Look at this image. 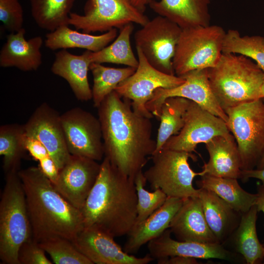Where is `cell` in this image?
<instances>
[{"label":"cell","mask_w":264,"mask_h":264,"mask_svg":"<svg viewBox=\"0 0 264 264\" xmlns=\"http://www.w3.org/2000/svg\"><path fill=\"white\" fill-rule=\"evenodd\" d=\"M212 90L224 110L263 98L264 73L250 58L222 53L216 64L208 68Z\"/></svg>","instance_id":"4"},{"label":"cell","mask_w":264,"mask_h":264,"mask_svg":"<svg viewBox=\"0 0 264 264\" xmlns=\"http://www.w3.org/2000/svg\"><path fill=\"white\" fill-rule=\"evenodd\" d=\"M169 228L178 241L219 242L206 220L198 197L184 199Z\"/></svg>","instance_id":"19"},{"label":"cell","mask_w":264,"mask_h":264,"mask_svg":"<svg viewBox=\"0 0 264 264\" xmlns=\"http://www.w3.org/2000/svg\"><path fill=\"white\" fill-rule=\"evenodd\" d=\"M25 146L27 151L32 158L38 162L49 155L45 147L38 140L25 134Z\"/></svg>","instance_id":"39"},{"label":"cell","mask_w":264,"mask_h":264,"mask_svg":"<svg viewBox=\"0 0 264 264\" xmlns=\"http://www.w3.org/2000/svg\"><path fill=\"white\" fill-rule=\"evenodd\" d=\"M264 246V244H263ZM263 264H264V260H263Z\"/></svg>","instance_id":"47"},{"label":"cell","mask_w":264,"mask_h":264,"mask_svg":"<svg viewBox=\"0 0 264 264\" xmlns=\"http://www.w3.org/2000/svg\"><path fill=\"white\" fill-rule=\"evenodd\" d=\"M179 77L185 79L181 85L172 88L157 89L146 104L147 109L157 119L165 100L170 97H181L195 102L201 108L223 119L228 116L219 105L210 86L208 68L191 71Z\"/></svg>","instance_id":"14"},{"label":"cell","mask_w":264,"mask_h":264,"mask_svg":"<svg viewBox=\"0 0 264 264\" xmlns=\"http://www.w3.org/2000/svg\"><path fill=\"white\" fill-rule=\"evenodd\" d=\"M196 181L199 188L211 191L228 203L234 210L241 213L248 211L254 205L256 194L243 189L238 179L204 175Z\"/></svg>","instance_id":"28"},{"label":"cell","mask_w":264,"mask_h":264,"mask_svg":"<svg viewBox=\"0 0 264 264\" xmlns=\"http://www.w3.org/2000/svg\"><path fill=\"white\" fill-rule=\"evenodd\" d=\"M191 101L183 97L175 96L166 98L162 103L155 152L160 150L171 136L177 134L181 130L184 125L186 112Z\"/></svg>","instance_id":"31"},{"label":"cell","mask_w":264,"mask_h":264,"mask_svg":"<svg viewBox=\"0 0 264 264\" xmlns=\"http://www.w3.org/2000/svg\"><path fill=\"white\" fill-rule=\"evenodd\" d=\"M210 0H154L149 6L181 29L210 25Z\"/></svg>","instance_id":"24"},{"label":"cell","mask_w":264,"mask_h":264,"mask_svg":"<svg viewBox=\"0 0 264 264\" xmlns=\"http://www.w3.org/2000/svg\"><path fill=\"white\" fill-rule=\"evenodd\" d=\"M209 155L200 176L240 179L241 160L236 140L232 134L228 136L218 135L205 143Z\"/></svg>","instance_id":"22"},{"label":"cell","mask_w":264,"mask_h":264,"mask_svg":"<svg viewBox=\"0 0 264 264\" xmlns=\"http://www.w3.org/2000/svg\"><path fill=\"white\" fill-rule=\"evenodd\" d=\"M250 178H255L262 181L264 185V168L261 169H253L248 170H242L240 179L246 181Z\"/></svg>","instance_id":"42"},{"label":"cell","mask_w":264,"mask_h":264,"mask_svg":"<svg viewBox=\"0 0 264 264\" xmlns=\"http://www.w3.org/2000/svg\"><path fill=\"white\" fill-rule=\"evenodd\" d=\"M32 238L25 194L18 172L5 174L0 200V260L19 264L20 247Z\"/></svg>","instance_id":"5"},{"label":"cell","mask_w":264,"mask_h":264,"mask_svg":"<svg viewBox=\"0 0 264 264\" xmlns=\"http://www.w3.org/2000/svg\"><path fill=\"white\" fill-rule=\"evenodd\" d=\"M55 264H93L68 239L56 237L39 243Z\"/></svg>","instance_id":"35"},{"label":"cell","mask_w":264,"mask_h":264,"mask_svg":"<svg viewBox=\"0 0 264 264\" xmlns=\"http://www.w3.org/2000/svg\"><path fill=\"white\" fill-rule=\"evenodd\" d=\"M258 212L255 204L242 213L239 224L230 237L233 238L235 252L241 255L247 264L263 262L264 258V246L260 243L256 231Z\"/></svg>","instance_id":"27"},{"label":"cell","mask_w":264,"mask_h":264,"mask_svg":"<svg viewBox=\"0 0 264 264\" xmlns=\"http://www.w3.org/2000/svg\"><path fill=\"white\" fill-rule=\"evenodd\" d=\"M263 168H264V152L256 166V169H258Z\"/></svg>","instance_id":"45"},{"label":"cell","mask_w":264,"mask_h":264,"mask_svg":"<svg viewBox=\"0 0 264 264\" xmlns=\"http://www.w3.org/2000/svg\"><path fill=\"white\" fill-rule=\"evenodd\" d=\"M136 69L130 66L115 68L102 64L91 63L89 70L93 80L91 89L93 106L97 108L106 96L115 90L121 82L132 75Z\"/></svg>","instance_id":"33"},{"label":"cell","mask_w":264,"mask_h":264,"mask_svg":"<svg viewBox=\"0 0 264 264\" xmlns=\"http://www.w3.org/2000/svg\"><path fill=\"white\" fill-rule=\"evenodd\" d=\"M149 20L131 0H88L83 15L70 13L69 24L90 34L120 29L131 23L142 26Z\"/></svg>","instance_id":"9"},{"label":"cell","mask_w":264,"mask_h":264,"mask_svg":"<svg viewBox=\"0 0 264 264\" xmlns=\"http://www.w3.org/2000/svg\"><path fill=\"white\" fill-rule=\"evenodd\" d=\"M39 167L44 174L54 184L58 176L60 169L52 159L48 155L39 161Z\"/></svg>","instance_id":"40"},{"label":"cell","mask_w":264,"mask_h":264,"mask_svg":"<svg viewBox=\"0 0 264 264\" xmlns=\"http://www.w3.org/2000/svg\"><path fill=\"white\" fill-rule=\"evenodd\" d=\"M158 264H197V259L182 256H176L157 259Z\"/></svg>","instance_id":"41"},{"label":"cell","mask_w":264,"mask_h":264,"mask_svg":"<svg viewBox=\"0 0 264 264\" xmlns=\"http://www.w3.org/2000/svg\"><path fill=\"white\" fill-rule=\"evenodd\" d=\"M26 136L37 139L61 170L69 159L61 115L46 103L39 106L23 125Z\"/></svg>","instance_id":"15"},{"label":"cell","mask_w":264,"mask_h":264,"mask_svg":"<svg viewBox=\"0 0 264 264\" xmlns=\"http://www.w3.org/2000/svg\"><path fill=\"white\" fill-rule=\"evenodd\" d=\"M184 199L168 197L164 203L141 222L135 224L129 234L124 250L129 254L137 252L144 244L158 237L170 224Z\"/></svg>","instance_id":"21"},{"label":"cell","mask_w":264,"mask_h":264,"mask_svg":"<svg viewBox=\"0 0 264 264\" xmlns=\"http://www.w3.org/2000/svg\"><path fill=\"white\" fill-rule=\"evenodd\" d=\"M199 189L198 198L208 225L218 242L224 245L238 227L242 213L214 192Z\"/></svg>","instance_id":"25"},{"label":"cell","mask_w":264,"mask_h":264,"mask_svg":"<svg viewBox=\"0 0 264 264\" xmlns=\"http://www.w3.org/2000/svg\"><path fill=\"white\" fill-rule=\"evenodd\" d=\"M134 180L122 174L107 157L81 210L84 227H94L113 236L128 235L137 217Z\"/></svg>","instance_id":"2"},{"label":"cell","mask_w":264,"mask_h":264,"mask_svg":"<svg viewBox=\"0 0 264 264\" xmlns=\"http://www.w3.org/2000/svg\"><path fill=\"white\" fill-rule=\"evenodd\" d=\"M101 163L85 156L71 155L60 170L53 184L71 205L81 211L99 175Z\"/></svg>","instance_id":"16"},{"label":"cell","mask_w":264,"mask_h":264,"mask_svg":"<svg viewBox=\"0 0 264 264\" xmlns=\"http://www.w3.org/2000/svg\"><path fill=\"white\" fill-rule=\"evenodd\" d=\"M114 238L99 229L84 227L72 242L93 264H147L154 260L150 254L137 257L126 253Z\"/></svg>","instance_id":"17"},{"label":"cell","mask_w":264,"mask_h":264,"mask_svg":"<svg viewBox=\"0 0 264 264\" xmlns=\"http://www.w3.org/2000/svg\"><path fill=\"white\" fill-rule=\"evenodd\" d=\"M133 5L140 11L144 12L146 6L154 0H131Z\"/></svg>","instance_id":"44"},{"label":"cell","mask_w":264,"mask_h":264,"mask_svg":"<svg viewBox=\"0 0 264 264\" xmlns=\"http://www.w3.org/2000/svg\"><path fill=\"white\" fill-rule=\"evenodd\" d=\"M147 182L142 171L139 172L134 179L137 196V217L135 224L144 221L160 208L168 197L160 189L153 192L146 190L144 187Z\"/></svg>","instance_id":"36"},{"label":"cell","mask_w":264,"mask_h":264,"mask_svg":"<svg viewBox=\"0 0 264 264\" xmlns=\"http://www.w3.org/2000/svg\"><path fill=\"white\" fill-rule=\"evenodd\" d=\"M222 53L244 55L254 61L264 73V37L258 35L241 36L235 29L225 34Z\"/></svg>","instance_id":"34"},{"label":"cell","mask_w":264,"mask_h":264,"mask_svg":"<svg viewBox=\"0 0 264 264\" xmlns=\"http://www.w3.org/2000/svg\"><path fill=\"white\" fill-rule=\"evenodd\" d=\"M18 175L25 194L32 238L39 243L56 237L72 241L84 228L81 211L57 191L39 166L20 170Z\"/></svg>","instance_id":"3"},{"label":"cell","mask_w":264,"mask_h":264,"mask_svg":"<svg viewBox=\"0 0 264 264\" xmlns=\"http://www.w3.org/2000/svg\"><path fill=\"white\" fill-rule=\"evenodd\" d=\"M225 34L217 25L182 29L173 60L175 75L215 66L222 53Z\"/></svg>","instance_id":"6"},{"label":"cell","mask_w":264,"mask_h":264,"mask_svg":"<svg viewBox=\"0 0 264 264\" xmlns=\"http://www.w3.org/2000/svg\"><path fill=\"white\" fill-rule=\"evenodd\" d=\"M181 31L176 23L158 15L134 33L135 46L155 68L167 74L175 75L173 60Z\"/></svg>","instance_id":"10"},{"label":"cell","mask_w":264,"mask_h":264,"mask_svg":"<svg viewBox=\"0 0 264 264\" xmlns=\"http://www.w3.org/2000/svg\"><path fill=\"white\" fill-rule=\"evenodd\" d=\"M0 21L10 33L23 28V11L19 0H0Z\"/></svg>","instance_id":"37"},{"label":"cell","mask_w":264,"mask_h":264,"mask_svg":"<svg viewBox=\"0 0 264 264\" xmlns=\"http://www.w3.org/2000/svg\"><path fill=\"white\" fill-rule=\"evenodd\" d=\"M170 229L148 243L149 254L159 259L176 256L196 259H217L230 262H239L237 253L227 249L219 243H205L193 241H180L171 238Z\"/></svg>","instance_id":"18"},{"label":"cell","mask_w":264,"mask_h":264,"mask_svg":"<svg viewBox=\"0 0 264 264\" xmlns=\"http://www.w3.org/2000/svg\"><path fill=\"white\" fill-rule=\"evenodd\" d=\"M261 93H262V98H264V82L261 88Z\"/></svg>","instance_id":"46"},{"label":"cell","mask_w":264,"mask_h":264,"mask_svg":"<svg viewBox=\"0 0 264 264\" xmlns=\"http://www.w3.org/2000/svg\"><path fill=\"white\" fill-rule=\"evenodd\" d=\"M23 125L17 123L0 127V155L3 156L5 174L19 172L21 161L27 150Z\"/></svg>","instance_id":"29"},{"label":"cell","mask_w":264,"mask_h":264,"mask_svg":"<svg viewBox=\"0 0 264 264\" xmlns=\"http://www.w3.org/2000/svg\"><path fill=\"white\" fill-rule=\"evenodd\" d=\"M40 243L31 238L25 242L19 249V264H52Z\"/></svg>","instance_id":"38"},{"label":"cell","mask_w":264,"mask_h":264,"mask_svg":"<svg viewBox=\"0 0 264 264\" xmlns=\"http://www.w3.org/2000/svg\"><path fill=\"white\" fill-rule=\"evenodd\" d=\"M257 198L255 205L258 212L262 211L264 214V185H259L257 186Z\"/></svg>","instance_id":"43"},{"label":"cell","mask_w":264,"mask_h":264,"mask_svg":"<svg viewBox=\"0 0 264 264\" xmlns=\"http://www.w3.org/2000/svg\"><path fill=\"white\" fill-rule=\"evenodd\" d=\"M24 28L10 33L0 51V66L15 67L24 71L36 70L42 64L41 51L43 44L42 37L38 36L26 40Z\"/></svg>","instance_id":"20"},{"label":"cell","mask_w":264,"mask_h":264,"mask_svg":"<svg viewBox=\"0 0 264 264\" xmlns=\"http://www.w3.org/2000/svg\"><path fill=\"white\" fill-rule=\"evenodd\" d=\"M153 164L144 173L152 190L161 189L167 197L185 199L198 197L199 189L193 185L194 178L200 176L190 166L192 153L162 148L151 156Z\"/></svg>","instance_id":"7"},{"label":"cell","mask_w":264,"mask_h":264,"mask_svg":"<svg viewBox=\"0 0 264 264\" xmlns=\"http://www.w3.org/2000/svg\"><path fill=\"white\" fill-rule=\"evenodd\" d=\"M66 144L70 154L96 161L104 158L101 124L98 118L79 107L61 115Z\"/></svg>","instance_id":"12"},{"label":"cell","mask_w":264,"mask_h":264,"mask_svg":"<svg viewBox=\"0 0 264 264\" xmlns=\"http://www.w3.org/2000/svg\"><path fill=\"white\" fill-rule=\"evenodd\" d=\"M97 109L104 157L134 180L156 149L151 118L135 112L131 101L122 98L115 90Z\"/></svg>","instance_id":"1"},{"label":"cell","mask_w":264,"mask_h":264,"mask_svg":"<svg viewBox=\"0 0 264 264\" xmlns=\"http://www.w3.org/2000/svg\"><path fill=\"white\" fill-rule=\"evenodd\" d=\"M231 134L223 119L191 101L183 127L177 134L171 136L162 148L192 153L196 152L198 144H205L218 135Z\"/></svg>","instance_id":"13"},{"label":"cell","mask_w":264,"mask_h":264,"mask_svg":"<svg viewBox=\"0 0 264 264\" xmlns=\"http://www.w3.org/2000/svg\"><path fill=\"white\" fill-rule=\"evenodd\" d=\"M29 0L32 18L41 28L50 32L69 25V15L75 0Z\"/></svg>","instance_id":"32"},{"label":"cell","mask_w":264,"mask_h":264,"mask_svg":"<svg viewBox=\"0 0 264 264\" xmlns=\"http://www.w3.org/2000/svg\"><path fill=\"white\" fill-rule=\"evenodd\" d=\"M138 66L135 72L121 82L115 91L123 98L132 102L133 111L149 118L154 115L146 108L147 102L159 88H172L185 82L176 75L164 73L156 69L148 62L141 50L136 47Z\"/></svg>","instance_id":"11"},{"label":"cell","mask_w":264,"mask_h":264,"mask_svg":"<svg viewBox=\"0 0 264 264\" xmlns=\"http://www.w3.org/2000/svg\"><path fill=\"white\" fill-rule=\"evenodd\" d=\"M133 28L132 23L126 24L120 29L119 34L110 44L96 52L89 51L91 63H112L136 68L138 60L133 53L130 40Z\"/></svg>","instance_id":"30"},{"label":"cell","mask_w":264,"mask_h":264,"mask_svg":"<svg viewBox=\"0 0 264 264\" xmlns=\"http://www.w3.org/2000/svg\"><path fill=\"white\" fill-rule=\"evenodd\" d=\"M117 36L116 28H113L101 35H93L79 32L66 25L47 33L44 44L47 48L52 50L78 48L96 52L107 46Z\"/></svg>","instance_id":"26"},{"label":"cell","mask_w":264,"mask_h":264,"mask_svg":"<svg viewBox=\"0 0 264 264\" xmlns=\"http://www.w3.org/2000/svg\"><path fill=\"white\" fill-rule=\"evenodd\" d=\"M90 64L89 50L77 55L66 49H61L55 54L51 70L66 81L78 100L88 101L92 99L88 77Z\"/></svg>","instance_id":"23"},{"label":"cell","mask_w":264,"mask_h":264,"mask_svg":"<svg viewBox=\"0 0 264 264\" xmlns=\"http://www.w3.org/2000/svg\"><path fill=\"white\" fill-rule=\"evenodd\" d=\"M224 111L226 125L237 144L242 170L254 169L264 152V102L261 98Z\"/></svg>","instance_id":"8"}]
</instances>
